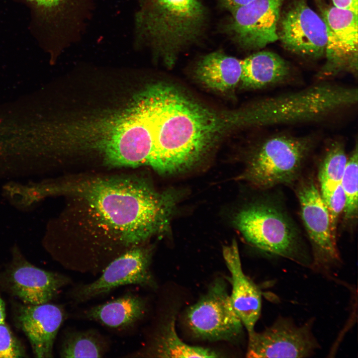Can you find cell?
<instances>
[{
    "label": "cell",
    "instance_id": "cell-1",
    "mask_svg": "<svg viewBox=\"0 0 358 358\" xmlns=\"http://www.w3.org/2000/svg\"><path fill=\"white\" fill-rule=\"evenodd\" d=\"M63 190L73 199L75 235L62 264L72 270L101 273L113 259L168 231L178 197L139 177L86 176Z\"/></svg>",
    "mask_w": 358,
    "mask_h": 358
},
{
    "label": "cell",
    "instance_id": "cell-2",
    "mask_svg": "<svg viewBox=\"0 0 358 358\" xmlns=\"http://www.w3.org/2000/svg\"><path fill=\"white\" fill-rule=\"evenodd\" d=\"M207 20L201 0H138L134 44L150 48L171 66L202 37Z\"/></svg>",
    "mask_w": 358,
    "mask_h": 358
},
{
    "label": "cell",
    "instance_id": "cell-3",
    "mask_svg": "<svg viewBox=\"0 0 358 358\" xmlns=\"http://www.w3.org/2000/svg\"><path fill=\"white\" fill-rule=\"evenodd\" d=\"M235 222L246 240L256 248L311 267L312 258L298 228L274 199L267 197L249 204L239 212Z\"/></svg>",
    "mask_w": 358,
    "mask_h": 358
},
{
    "label": "cell",
    "instance_id": "cell-4",
    "mask_svg": "<svg viewBox=\"0 0 358 358\" xmlns=\"http://www.w3.org/2000/svg\"><path fill=\"white\" fill-rule=\"evenodd\" d=\"M314 143L308 136L267 137L250 154L243 179L262 189L293 183L299 178Z\"/></svg>",
    "mask_w": 358,
    "mask_h": 358
},
{
    "label": "cell",
    "instance_id": "cell-5",
    "mask_svg": "<svg viewBox=\"0 0 358 358\" xmlns=\"http://www.w3.org/2000/svg\"><path fill=\"white\" fill-rule=\"evenodd\" d=\"M31 14V29L44 48L56 53L81 40L94 0H18Z\"/></svg>",
    "mask_w": 358,
    "mask_h": 358
},
{
    "label": "cell",
    "instance_id": "cell-6",
    "mask_svg": "<svg viewBox=\"0 0 358 358\" xmlns=\"http://www.w3.org/2000/svg\"><path fill=\"white\" fill-rule=\"evenodd\" d=\"M185 320L193 335L202 340L234 342L243 334L244 326L232 306L227 283L220 277L187 308Z\"/></svg>",
    "mask_w": 358,
    "mask_h": 358
},
{
    "label": "cell",
    "instance_id": "cell-7",
    "mask_svg": "<svg viewBox=\"0 0 358 358\" xmlns=\"http://www.w3.org/2000/svg\"><path fill=\"white\" fill-rule=\"evenodd\" d=\"M153 253V247L146 244L128 250L111 261L97 279L72 288L68 293L69 298L72 302L80 304L129 284L156 288L150 267Z\"/></svg>",
    "mask_w": 358,
    "mask_h": 358
},
{
    "label": "cell",
    "instance_id": "cell-8",
    "mask_svg": "<svg viewBox=\"0 0 358 358\" xmlns=\"http://www.w3.org/2000/svg\"><path fill=\"white\" fill-rule=\"evenodd\" d=\"M295 191L311 247V267L317 270L330 271L340 264L341 258L327 206L311 177L299 179Z\"/></svg>",
    "mask_w": 358,
    "mask_h": 358
},
{
    "label": "cell",
    "instance_id": "cell-9",
    "mask_svg": "<svg viewBox=\"0 0 358 358\" xmlns=\"http://www.w3.org/2000/svg\"><path fill=\"white\" fill-rule=\"evenodd\" d=\"M312 322L297 326L290 319L278 318L260 332L248 335L247 358H306L319 346L312 332Z\"/></svg>",
    "mask_w": 358,
    "mask_h": 358
},
{
    "label": "cell",
    "instance_id": "cell-10",
    "mask_svg": "<svg viewBox=\"0 0 358 358\" xmlns=\"http://www.w3.org/2000/svg\"><path fill=\"white\" fill-rule=\"evenodd\" d=\"M322 17L327 28V60L318 78H325L343 71L357 73L358 13L332 6L323 10Z\"/></svg>",
    "mask_w": 358,
    "mask_h": 358
},
{
    "label": "cell",
    "instance_id": "cell-11",
    "mask_svg": "<svg viewBox=\"0 0 358 358\" xmlns=\"http://www.w3.org/2000/svg\"><path fill=\"white\" fill-rule=\"evenodd\" d=\"M284 0H253L232 12L227 31L243 48L259 49L278 39L277 24Z\"/></svg>",
    "mask_w": 358,
    "mask_h": 358
},
{
    "label": "cell",
    "instance_id": "cell-12",
    "mask_svg": "<svg viewBox=\"0 0 358 358\" xmlns=\"http://www.w3.org/2000/svg\"><path fill=\"white\" fill-rule=\"evenodd\" d=\"M0 282L23 303L36 305L55 298L71 279L63 274L40 268L15 255L0 276Z\"/></svg>",
    "mask_w": 358,
    "mask_h": 358
},
{
    "label": "cell",
    "instance_id": "cell-13",
    "mask_svg": "<svg viewBox=\"0 0 358 358\" xmlns=\"http://www.w3.org/2000/svg\"><path fill=\"white\" fill-rule=\"evenodd\" d=\"M278 37L283 46L295 54L318 58L325 53V23L322 17L302 0L293 4L284 14Z\"/></svg>",
    "mask_w": 358,
    "mask_h": 358
},
{
    "label": "cell",
    "instance_id": "cell-14",
    "mask_svg": "<svg viewBox=\"0 0 358 358\" xmlns=\"http://www.w3.org/2000/svg\"><path fill=\"white\" fill-rule=\"evenodd\" d=\"M66 314L63 307L49 302L18 304L14 312L16 326L26 335L37 358H52L54 343Z\"/></svg>",
    "mask_w": 358,
    "mask_h": 358
},
{
    "label": "cell",
    "instance_id": "cell-15",
    "mask_svg": "<svg viewBox=\"0 0 358 358\" xmlns=\"http://www.w3.org/2000/svg\"><path fill=\"white\" fill-rule=\"evenodd\" d=\"M223 256L231 274L232 306L248 335L254 332L262 308L261 293L258 287L244 273L236 241L223 248Z\"/></svg>",
    "mask_w": 358,
    "mask_h": 358
},
{
    "label": "cell",
    "instance_id": "cell-16",
    "mask_svg": "<svg viewBox=\"0 0 358 358\" xmlns=\"http://www.w3.org/2000/svg\"><path fill=\"white\" fill-rule=\"evenodd\" d=\"M148 302L143 297L128 293L106 303L82 311L79 317L94 321L112 330L126 331L134 328L145 317Z\"/></svg>",
    "mask_w": 358,
    "mask_h": 358
},
{
    "label": "cell",
    "instance_id": "cell-17",
    "mask_svg": "<svg viewBox=\"0 0 358 358\" xmlns=\"http://www.w3.org/2000/svg\"><path fill=\"white\" fill-rule=\"evenodd\" d=\"M243 72L242 60L219 51L203 56L197 63L195 75L206 87L224 92L240 84Z\"/></svg>",
    "mask_w": 358,
    "mask_h": 358
},
{
    "label": "cell",
    "instance_id": "cell-18",
    "mask_svg": "<svg viewBox=\"0 0 358 358\" xmlns=\"http://www.w3.org/2000/svg\"><path fill=\"white\" fill-rule=\"evenodd\" d=\"M240 84L247 90H257L282 83L290 76V68L281 57L269 51H260L242 60Z\"/></svg>",
    "mask_w": 358,
    "mask_h": 358
},
{
    "label": "cell",
    "instance_id": "cell-19",
    "mask_svg": "<svg viewBox=\"0 0 358 358\" xmlns=\"http://www.w3.org/2000/svg\"><path fill=\"white\" fill-rule=\"evenodd\" d=\"M214 351L189 345L182 341L176 329V317L173 316L163 324L150 344L124 357L142 358H216Z\"/></svg>",
    "mask_w": 358,
    "mask_h": 358
},
{
    "label": "cell",
    "instance_id": "cell-20",
    "mask_svg": "<svg viewBox=\"0 0 358 358\" xmlns=\"http://www.w3.org/2000/svg\"><path fill=\"white\" fill-rule=\"evenodd\" d=\"M110 348L108 339L98 331L67 329L60 349L62 358H102Z\"/></svg>",
    "mask_w": 358,
    "mask_h": 358
},
{
    "label": "cell",
    "instance_id": "cell-21",
    "mask_svg": "<svg viewBox=\"0 0 358 358\" xmlns=\"http://www.w3.org/2000/svg\"><path fill=\"white\" fill-rule=\"evenodd\" d=\"M348 156L343 143L334 141L326 150L319 166L318 187L325 204L342 186Z\"/></svg>",
    "mask_w": 358,
    "mask_h": 358
},
{
    "label": "cell",
    "instance_id": "cell-22",
    "mask_svg": "<svg viewBox=\"0 0 358 358\" xmlns=\"http://www.w3.org/2000/svg\"><path fill=\"white\" fill-rule=\"evenodd\" d=\"M358 144L348 157L342 185L344 191L345 203L342 213L343 221L346 227L353 229L357 224L358 205Z\"/></svg>",
    "mask_w": 358,
    "mask_h": 358
},
{
    "label": "cell",
    "instance_id": "cell-23",
    "mask_svg": "<svg viewBox=\"0 0 358 358\" xmlns=\"http://www.w3.org/2000/svg\"><path fill=\"white\" fill-rule=\"evenodd\" d=\"M23 346L5 322L0 323V358L25 357Z\"/></svg>",
    "mask_w": 358,
    "mask_h": 358
},
{
    "label": "cell",
    "instance_id": "cell-24",
    "mask_svg": "<svg viewBox=\"0 0 358 358\" xmlns=\"http://www.w3.org/2000/svg\"><path fill=\"white\" fill-rule=\"evenodd\" d=\"M333 6L358 13V0H332Z\"/></svg>",
    "mask_w": 358,
    "mask_h": 358
},
{
    "label": "cell",
    "instance_id": "cell-25",
    "mask_svg": "<svg viewBox=\"0 0 358 358\" xmlns=\"http://www.w3.org/2000/svg\"><path fill=\"white\" fill-rule=\"evenodd\" d=\"M253 0H221L223 7L232 12L237 8L247 4Z\"/></svg>",
    "mask_w": 358,
    "mask_h": 358
},
{
    "label": "cell",
    "instance_id": "cell-26",
    "mask_svg": "<svg viewBox=\"0 0 358 358\" xmlns=\"http://www.w3.org/2000/svg\"><path fill=\"white\" fill-rule=\"evenodd\" d=\"M5 318V304L0 294V323L4 322Z\"/></svg>",
    "mask_w": 358,
    "mask_h": 358
},
{
    "label": "cell",
    "instance_id": "cell-27",
    "mask_svg": "<svg viewBox=\"0 0 358 358\" xmlns=\"http://www.w3.org/2000/svg\"><path fill=\"white\" fill-rule=\"evenodd\" d=\"M244 109H245V108H244ZM245 113H246V111H245ZM246 118H247V115H246Z\"/></svg>",
    "mask_w": 358,
    "mask_h": 358
}]
</instances>
